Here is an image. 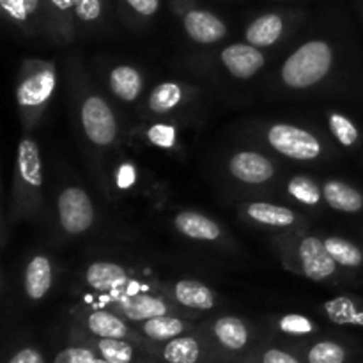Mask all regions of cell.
<instances>
[{
  "mask_svg": "<svg viewBox=\"0 0 363 363\" xmlns=\"http://www.w3.org/2000/svg\"><path fill=\"white\" fill-rule=\"evenodd\" d=\"M69 91L73 103L74 123L89 155L101 160L119 145L121 124L108 99L96 89L87 73L78 62L69 60Z\"/></svg>",
  "mask_w": 363,
  "mask_h": 363,
  "instance_id": "6da1fadb",
  "label": "cell"
},
{
  "mask_svg": "<svg viewBox=\"0 0 363 363\" xmlns=\"http://www.w3.org/2000/svg\"><path fill=\"white\" fill-rule=\"evenodd\" d=\"M273 248L284 268L296 275L319 284L342 282L344 269L328 254L325 238L308 233V229L275 234Z\"/></svg>",
  "mask_w": 363,
  "mask_h": 363,
  "instance_id": "7a4b0ae2",
  "label": "cell"
},
{
  "mask_svg": "<svg viewBox=\"0 0 363 363\" xmlns=\"http://www.w3.org/2000/svg\"><path fill=\"white\" fill-rule=\"evenodd\" d=\"M11 215L13 220L39 222L46 215L45 204V167L41 151L34 138L23 133L16 149L11 190Z\"/></svg>",
  "mask_w": 363,
  "mask_h": 363,
  "instance_id": "3957f363",
  "label": "cell"
},
{
  "mask_svg": "<svg viewBox=\"0 0 363 363\" xmlns=\"http://www.w3.org/2000/svg\"><path fill=\"white\" fill-rule=\"evenodd\" d=\"M335 64V45L326 38H311L280 64L277 85L287 92L312 91L332 77Z\"/></svg>",
  "mask_w": 363,
  "mask_h": 363,
  "instance_id": "277c9868",
  "label": "cell"
},
{
  "mask_svg": "<svg viewBox=\"0 0 363 363\" xmlns=\"http://www.w3.org/2000/svg\"><path fill=\"white\" fill-rule=\"evenodd\" d=\"M57 84L59 74L53 60L23 59L14 87V99L25 133L41 123L55 96Z\"/></svg>",
  "mask_w": 363,
  "mask_h": 363,
  "instance_id": "5b68a950",
  "label": "cell"
},
{
  "mask_svg": "<svg viewBox=\"0 0 363 363\" xmlns=\"http://www.w3.org/2000/svg\"><path fill=\"white\" fill-rule=\"evenodd\" d=\"M261 140L282 158L296 163H318L332 158V147L315 131L286 121L261 126Z\"/></svg>",
  "mask_w": 363,
  "mask_h": 363,
  "instance_id": "8992f818",
  "label": "cell"
},
{
  "mask_svg": "<svg viewBox=\"0 0 363 363\" xmlns=\"http://www.w3.org/2000/svg\"><path fill=\"white\" fill-rule=\"evenodd\" d=\"M55 227L60 238L73 240L96 225V208L91 195L78 184L60 188L55 201Z\"/></svg>",
  "mask_w": 363,
  "mask_h": 363,
  "instance_id": "52a82bcc",
  "label": "cell"
},
{
  "mask_svg": "<svg viewBox=\"0 0 363 363\" xmlns=\"http://www.w3.org/2000/svg\"><path fill=\"white\" fill-rule=\"evenodd\" d=\"M227 176L240 186H269L279 177V163L261 149H236L223 163Z\"/></svg>",
  "mask_w": 363,
  "mask_h": 363,
  "instance_id": "ba28073f",
  "label": "cell"
},
{
  "mask_svg": "<svg viewBox=\"0 0 363 363\" xmlns=\"http://www.w3.org/2000/svg\"><path fill=\"white\" fill-rule=\"evenodd\" d=\"M172 11L176 13L184 34L197 45H216L229 34V25L222 16L197 6L191 0H172Z\"/></svg>",
  "mask_w": 363,
  "mask_h": 363,
  "instance_id": "9c48e42d",
  "label": "cell"
},
{
  "mask_svg": "<svg viewBox=\"0 0 363 363\" xmlns=\"http://www.w3.org/2000/svg\"><path fill=\"white\" fill-rule=\"evenodd\" d=\"M238 215L250 225L277 234L291 230L308 229V222L301 213L294 211L289 206L275 204L266 201H250L238 206Z\"/></svg>",
  "mask_w": 363,
  "mask_h": 363,
  "instance_id": "30bf717a",
  "label": "cell"
},
{
  "mask_svg": "<svg viewBox=\"0 0 363 363\" xmlns=\"http://www.w3.org/2000/svg\"><path fill=\"white\" fill-rule=\"evenodd\" d=\"M301 13L291 9H275L257 14L245 28V41L261 50L280 45L296 28Z\"/></svg>",
  "mask_w": 363,
  "mask_h": 363,
  "instance_id": "8fae6325",
  "label": "cell"
},
{
  "mask_svg": "<svg viewBox=\"0 0 363 363\" xmlns=\"http://www.w3.org/2000/svg\"><path fill=\"white\" fill-rule=\"evenodd\" d=\"M197 87L179 80H165L152 87L147 94L144 106V116L149 119L172 117L174 113L186 108L197 98Z\"/></svg>",
  "mask_w": 363,
  "mask_h": 363,
  "instance_id": "7c38bea8",
  "label": "cell"
},
{
  "mask_svg": "<svg viewBox=\"0 0 363 363\" xmlns=\"http://www.w3.org/2000/svg\"><path fill=\"white\" fill-rule=\"evenodd\" d=\"M113 307H116L113 311L117 314H121L124 319L133 323L147 321V319L156 318V315L174 314V301L167 294L133 291L131 287L117 296Z\"/></svg>",
  "mask_w": 363,
  "mask_h": 363,
  "instance_id": "4fadbf2b",
  "label": "cell"
},
{
  "mask_svg": "<svg viewBox=\"0 0 363 363\" xmlns=\"http://www.w3.org/2000/svg\"><path fill=\"white\" fill-rule=\"evenodd\" d=\"M77 34L74 0H43V38L59 46H66L74 41Z\"/></svg>",
  "mask_w": 363,
  "mask_h": 363,
  "instance_id": "5bb4252c",
  "label": "cell"
},
{
  "mask_svg": "<svg viewBox=\"0 0 363 363\" xmlns=\"http://www.w3.org/2000/svg\"><path fill=\"white\" fill-rule=\"evenodd\" d=\"M218 60L223 71L229 73L236 80H250L255 74L261 73L266 66L264 50L250 45V43H233L220 50Z\"/></svg>",
  "mask_w": 363,
  "mask_h": 363,
  "instance_id": "9a60e30c",
  "label": "cell"
},
{
  "mask_svg": "<svg viewBox=\"0 0 363 363\" xmlns=\"http://www.w3.org/2000/svg\"><path fill=\"white\" fill-rule=\"evenodd\" d=\"M82 282L94 293L117 294V296L137 284L131 279L130 269L113 261L91 262L82 273Z\"/></svg>",
  "mask_w": 363,
  "mask_h": 363,
  "instance_id": "2e32d148",
  "label": "cell"
},
{
  "mask_svg": "<svg viewBox=\"0 0 363 363\" xmlns=\"http://www.w3.org/2000/svg\"><path fill=\"white\" fill-rule=\"evenodd\" d=\"M172 225L184 240L195 241V243L223 245L229 241V234L220 225V222L194 209H183L176 213Z\"/></svg>",
  "mask_w": 363,
  "mask_h": 363,
  "instance_id": "e0dca14e",
  "label": "cell"
},
{
  "mask_svg": "<svg viewBox=\"0 0 363 363\" xmlns=\"http://www.w3.org/2000/svg\"><path fill=\"white\" fill-rule=\"evenodd\" d=\"M162 289L163 294H167L174 303L190 311H213L218 301V296L211 287L195 279H177L174 282L163 284Z\"/></svg>",
  "mask_w": 363,
  "mask_h": 363,
  "instance_id": "ac0fdd59",
  "label": "cell"
},
{
  "mask_svg": "<svg viewBox=\"0 0 363 363\" xmlns=\"http://www.w3.org/2000/svg\"><path fill=\"white\" fill-rule=\"evenodd\" d=\"M55 282V264L46 254H32L23 264L21 286L30 301H41L52 291Z\"/></svg>",
  "mask_w": 363,
  "mask_h": 363,
  "instance_id": "d6986e66",
  "label": "cell"
},
{
  "mask_svg": "<svg viewBox=\"0 0 363 363\" xmlns=\"http://www.w3.org/2000/svg\"><path fill=\"white\" fill-rule=\"evenodd\" d=\"M145 77L135 64H116L106 73V89L110 96L123 105H133L144 92Z\"/></svg>",
  "mask_w": 363,
  "mask_h": 363,
  "instance_id": "ffe728a7",
  "label": "cell"
},
{
  "mask_svg": "<svg viewBox=\"0 0 363 363\" xmlns=\"http://www.w3.org/2000/svg\"><path fill=\"white\" fill-rule=\"evenodd\" d=\"M2 16L11 27L28 38L41 35L43 0H0Z\"/></svg>",
  "mask_w": 363,
  "mask_h": 363,
  "instance_id": "44dd1931",
  "label": "cell"
},
{
  "mask_svg": "<svg viewBox=\"0 0 363 363\" xmlns=\"http://www.w3.org/2000/svg\"><path fill=\"white\" fill-rule=\"evenodd\" d=\"M325 204L337 213L357 215L363 211V194L342 179H326L321 183Z\"/></svg>",
  "mask_w": 363,
  "mask_h": 363,
  "instance_id": "7402d4cb",
  "label": "cell"
},
{
  "mask_svg": "<svg viewBox=\"0 0 363 363\" xmlns=\"http://www.w3.org/2000/svg\"><path fill=\"white\" fill-rule=\"evenodd\" d=\"M140 140L160 151L176 152L181 149V126L174 117L155 119L142 128Z\"/></svg>",
  "mask_w": 363,
  "mask_h": 363,
  "instance_id": "603a6c76",
  "label": "cell"
},
{
  "mask_svg": "<svg viewBox=\"0 0 363 363\" xmlns=\"http://www.w3.org/2000/svg\"><path fill=\"white\" fill-rule=\"evenodd\" d=\"M85 326H87L89 332L92 335H96L98 339H130L131 330L128 328L126 321L121 314H117L116 311H91L85 314L84 318Z\"/></svg>",
  "mask_w": 363,
  "mask_h": 363,
  "instance_id": "cb8c5ba5",
  "label": "cell"
},
{
  "mask_svg": "<svg viewBox=\"0 0 363 363\" xmlns=\"http://www.w3.org/2000/svg\"><path fill=\"white\" fill-rule=\"evenodd\" d=\"M284 194L294 204L307 209H318L325 202L321 183H318L314 177L303 176V174L291 176L284 186Z\"/></svg>",
  "mask_w": 363,
  "mask_h": 363,
  "instance_id": "d4e9b609",
  "label": "cell"
},
{
  "mask_svg": "<svg viewBox=\"0 0 363 363\" xmlns=\"http://www.w3.org/2000/svg\"><path fill=\"white\" fill-rule=\"evenodd\" d=\"M211 330L213 337L218 340L220 346L229 351H241L250 339V330H248L247 323L241 318H234V315L218 318L213 323Z\"/></svg>",
  "mask_w": 363,
  "mask_h": 363,
  "instance_id": "484cf974",
  "label": "cell"
},
{
  "mask_svg": "<svg viewBox=\"0 0 363 363\" xmlns=\"http://www.w3.org/2000/svg\"><path fill=\"white\" fill-rule=\"evenodd\" d=\"M326 318L339 326H363V300L342 294L323 305Z\"/></svg>",
  "mask_w": 363,
  "mask_h": 363,
  "instance_id": "4316f807",
  "label": "cell"
},
{
  "mask_svg": "<svg viewBox=\"0 0 363 363\" xmlns=\"http://www.w3.org/2000/svg\"><path fill=\"white\" fill-rule=\"evenodd\" d=\"M326 130L339 147L357 149L362 142V131L358 124L339 110H330L326 113Z\"/></svg>",
  "mask_w": 363,
  "mask_h": 363,
  "instance_id": "83f0119b",
  "label": "cell"
},
{
  "mask_svg": "<svg viewBox=\"0 0 363 363\" xmlns=\"http://www.w3.org/2000/svg\"><path fill=\"white\" fill-rule=\"evenodd\" d=\"M140 326L142 333L147 339L156 340V342H169V340L183 335L188 330L186 321L174 314L156 315V318L147 319V321H142Z\"/></svg>",
  "mask_w": 363,
  "mask_h": 363,
  "instance_id": "f1b7e54d",
  "label": "cell"
},
{
  "mask_svg": "<svg viewBox=\"0 0 363 363\" xmlns=\"http://www.w3.org/2000/svg\"><path fill=\"white\" fill-rule=\"evenodd\" d=\"M78 34H96L106 20V0H74Z\"/></svg>",
  "mask_w": 363,
  "mask_h": 363,
  "instance_id": "f546056e",
  "label": "cell"
},
{
  "mask_svg": "<svg viewBox=\"0 0 363 363\" xmlns=\"http://www.w3.org/2000/svg\"><path fill=\"white\" fill-rule=\"evenodd\" d=\"M325 245L333 261L342 269H360L363 266V250L353 241L342 236H326Z\"/></svg>",
  "mask_w": 363,
  "mask_h": 363,
  "instance_id": "4dcf8cb0",
  "label": "cell"
},
{
  "mask_svg": "<svg viewBox=\"0 0 363 363\" xmlns=\"http://www.w3.org/2000/svg\"><path fill=\"white\" fill-rule=\"evenodd\" d=\"M201 354V342L190 335L176 337L163 347V358L169 363H197Z\"/></svg>",
  "mask_w": 363,
  "mask_h": 363,
  "instance_id": "1f68e13d",
  "label": "cell"
},
{
  "mask_svg": "<svg viewBox=\"0 0 363 363\" xmlns=\"http://www.w3.org/2000/svg\"><path fill=\"white\" fill-rule=\"evenodd\" d=\"M110 184L117 194H130L140 184V170L131 160H121L113 165Z\"/></svg>",
  "mask_w": 363,
  "mask_h": 363,
  "instance_id": "d6a6232c",
  "label": "cell"
},
{
  "mask_svg": "<svg viewBox=\"0 0 363 363\" xmlns=\"http://www.w3.org/2000/svg\"><path fill=\"white\" fill-rule=\"evenodd\" d=\"M162 0H121V7L131 23L144 25L158 14Z\"/></svg>",
  "mask_w": 363,
  "mask_h": 363,
  "instance_id": "836d02e7",
  "label": "cell"
},
{
  "mask_svg": "<svg viewBox=\"0 0 363 363\" xmlns=\"http://www.w3.org/2000/svg\"><path fill=\"white\" fill-rule=\"evenodd\" d=\"M99 354L112 363H131L133 346L126 339H98L96 342Z\"/></svg>",
  "mask_w": 363,
  "mask_h": 363,
  "instance_id": "e575fe53",
  "label": "cell"
},
{
  "mask_svg": "<svg viewBox=\"0 0 363 363\" xmlns=\"http://www.w3.org/2000/svg\"><path fill=\"white\" fill-rule=\"evenodd\" d=\"M307 360L308 363H344L346 350L332 340H321L308 350Z\"/></svg>",
  "mask_w": 363,
  "mask_h": 363,
  "instance_id": "d590c367",
  "label": "cell"
},
{
  "mask_svg": "<svg viewBox=\"0 0 363 363\" xmlns=\"http://www.w3.org/2000/svg\"><path fill=\"white\" fill-rule=\"evenodd\" d=\"M277 325H279L280 332L293 337L311 335V333L315 332L314 321L303 314H286L279 319Z\"/></svg>",
  "mask_w": 363,
  "mask_h": 363,
  "instance_id": "8d00e7d4",
  "label": "cell"
},
{
  "mask_svg": "<svg viewBox=\"0 0 363 363\" xmlns=\"http://www.w3.org/2000/svg\"><path fill=\"white\" fill-rule=\"evenodd\" d=\"M96 357L87 347H67L60 351L53 363H94Z\"/></svg>",
  "mask_w": 363,
  "mask_h": 363,
  "instance_id": "74e56055",
  "label": "cell"
},
{
  "mask_svg": "<svg viewBox=\"0 0 363 363\" xmlns=\"http://www.w3.org/2000/svg\"><path fill=\"white\" fill-rule=\"evenodd\" d=\"M262 363H300V360L282 350H268L262 354Z\"/></svg>",
  "mask_w": 363,
  "mask_h": 363,
  "instance_id": "f35d334b",
  "label": "cell"
},
{
  "mask_svg": "<svg viewBox=\"0 0 363 363\" xmlns=\"http://www.w3.org/2000/svg\"><path fill=\"white\" fill-rule=\"evenodd\" d=\"M9 363H45L43 357L39 354V351L32 350V347H25V350L18 351Z\"/></svg>",
  "mask_w": 363,
  "mask_h": 363,
  "instance_id": "ab89813d",
  "label": "cell"
},
{
  "mask_svg": "<svg viewBox=\"0 0 363 363\" xmlns=\"http://www.w3.org/2000/svg\"><path fill=\"white\" fill-rule=\"evenodd\" d=\"M94 363H112V362L105 360V358H96V362H94Z\"/></svg>",
  "mask_w": 363,
  "mask_h": 363,
  "instance_id": "60d3db41",
  "label": "cell"
}]
</instances>
